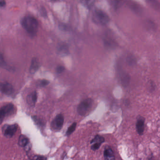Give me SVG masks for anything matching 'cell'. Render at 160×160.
Returning <instances> with one entry per match:
<instances>
[{"label": "cell", "mask_w": 160, "mask_h": 160, "mask_svg": "<svg viewBox=\"0 0 160 160\" xmlns=\"http://www.w3.org/2000/svg\"><path fill=\"white\" fill-rule=\"evenodd\" d=\"M104 138L103 136L99 135H96L90 142L91 149L93 151H96L99 149L102 144L104 143Z\"/></svg>", "instance_id": "obj_7"}, {"label": "cell", "mask_w": 160, "mask_h": 160, "mask_svg": "<svg viewBox=\"0 0 160 160\" xmlns=\"http://www.w3.org/2000/svg\"><path fill=\"white\" fill-rule=\"evenodd\" d=\"M21 25L30 34L34 35L37 32L38 23L34 17L31 16H26L22 18Z\"/></svg>", "instance_id": "obj_1"}, {"label": "cell", "mask_w": 160, "mask_h": 160, "mask_svg": "<svg viewBox=\"0 0 160 160\" xmlns=\"http://www.w3.org/2000/svg\"><path fill=\"white\" fill-rule=\"evenodd\" d=\"M37 100L36 92L34 91L27 97V102L30 105L34 106Z\"/></svg>", "instance_id": "obj_12"}, {"label": "cell", "mask_w": 160, "mask_h": 160, "mask_svg": "<svg viewBox=\"0 0 160 160\" xmlns=\"http://www.w3.org/2000/svg\"><path fill=\"white\" fill-rule=\"evenodd\" d=\"M36 160H47V158L45 156H38Z\"/></svg>", "instance_id": "obj_18"}, {"label": "cell", "mask_w": 160, "mask_h": 160, "mask_svg": "<svg viewBox=\"0 0 160 160\" xmlns=\"http://www.w3.org/2000/svg\"><path fill=\"white\" fill-rule=\"evenodd\" d=\"M18 144L20 147L26 148L29 144V139L25 135H20L18 139Z\"/></svg>", "instance_id": "obj_11"}, {"label": "cell", "mask_w": 160, "mask_h": 160, "mask_svg": "<svg viewBox=\"0 0 160 160\" xmlns=\"http://www.w3.org/2000/svg\"><path fill=\"white\" fill-rule=\"evenodd\" d=\"M15 113V107L12 103L5 105L1 108L0 110V120L2 123L5 118L13 115Z\"/></svg>", "instance_id": "obj_4"}, {"label": "cell", "mask_w": 160, "mask_h": 160, "mask_svg": "<svg viewBox=\"0 0 160 160\" xmlns=\"http://www.w3.org/2000/svg\"><path fill=\"white\" fill-rule=\"evenodd\" d=\"M63 123L64 117L63 115L62 114H58L51 122V129L55 131H60L63 126Z\"/></svg>", "instance_id": "obj_5"}, {"label": "cell", "mask_w": 160, "mask_h": 160, "mask_svg": "<svg viewBox=\"0 0 160 160\" xmlns=\"http://www.w3.org/2000/svg\"><path fill=\"white\" fill-rule=\"evenodd\" d=\"M93 19L95 23L97 24L105 25L109 21V17L104 12L101 10H97L94 12Z\"/></svg>", "instance_id": "obj_3"}, {"label": "cell", "mask_w": 160, "mask_h": 160, "mask_svg": "<svg viewBox=\"0 0 160 160\" xmlns=\"http://www.w3.org/2000/svg\"><path fill=\"white\" fill-rule=\"evenodd\" d=\"M18 129V125L14 124L11 125H4L2 128L3 135L7 138H11L15 135Z\"/></svg>", "instance_id": "obj_6"}, {"label": "cell", "mask_w": 160, "mask_h": 160, "mask_svg": "<svg viewBox=\"0 0 160 160\" xmlns=\"http://www.w3.org/2000/svg\"><path fill=\"white\" fill-rule=\"evenodd\" d=\"M0 88L2 93L8 95H11L14 91L12 85L11 84L8 83H1Z\"/></svg>", "instance_id": "obj_9"}, {"label": "cell", "mask_w": 160, "mask_h": 160, "mask_svg": "<svg viewBox=\"0 0 160 160\" xmlns=\"http://www.w3.org/2000/svg\"><path fill=\"white\" fill-rule=\"evenodd\" d=\"M105 160H116V157L114 152L110 147L105 148L103 153Z\"/></svg>", "instance_id": "obj_10"}, {"label": "cell", "mask_w": 160, "mask_h": 160, "mask_svg": "<svg viewBox=\"0 0 160 160\" xmlns=\"http://www.w3.org/2000/svg\"><path fill=\"white\" fill-rule=\"evenodd\" d=\"M145 119L142 117L139 116L137 118L136 128L137 132L139 135H142L145 130Z\"/></svg>", "instance_id": "obj_8"}, {"label": "cell", "mask_w": 160, "mask_h": 160, "mask_svg": "<svg viewBox=\"0 0 160 160\" xmlns=\"http://www.w3.org/2000/svg\"><path fill=\"white\" fill-rule=\"evenodd\" d=\"M6 5V2L4 0H0V6L1 7H4Z\"/></svg>", "instance_id": "obj_19"}, {"label": "cell", "mask_w": 160, "mask_h": 160, "mask_svg": "<svg viewBox=\"0 0 160 160\" xmlns=\"http://www.w3.org/2000/svg\"><path fill=\"white\" fill-rule=\"evenodd\" d=\"M49 84V81L47 80H43L41 81V85L42 86H46Z\"/></svg>", "instance_id": "obj_16"}, {"label": "cell", "mask_w": 160, "mask_h": 160, "mask_svg": "<svg viewBox=\"0 0 160 160\" xmlns=\"http://www.w3.org/2000/svg\"><path fill=\"white\" fill-rule=\"evenodd\" d=\"M64 70H65V68L63 66H59L57 67V73H59V74H60V73H62V72H63Z\"/></svg>", "instance_id": "obj_15"}, {"label": "cell", "mask_w": 160, "mask_h": 160, "mask_svg": "<svg viewBox=\"0 0 160 160\" xmlns=\"http://www.w3.org/2000/svg\"><path fill=\"white\" fill-rule=\"evenodd\" d=\"M76 126H77V123L76 122H74L68 128V130H67V131L66 132V136H68L71 135L75 131V129L76 128Z\"/></svg>", "instance_id": "obj_14"}, {"label": "cell", "mask_w": 160, "mask_h": 160, "mask_svg": "<svg viewBox=\"0 0 160 160\" xmlns=\"http://www.w3.org/2000/svg\"><path fill=\"white\" fill-rule=\"evenodd\" d=\"M39 67V62L38 61L34 58L32 60L31 66L30 67V72L32 74L35 73L36 71L38 70Z\"/></svg>", "instance_id": "obj_13"}, {"label": "cell", "mask_w": 160, "mask_h": 160, "mask_svg": "<svg viewBox=\"0 0 160 160\" xmlns=\"http://www.w3.org/2000/svg\"><path fill=\"white\" fill-rule=\"evenodd\" d=\"M94 102L90 98L83 101L78 106L77 111L78 114L82 116L87 115L92 108Z\"/></svg>", "instance_id": "obj_2"}, {"label": "cell", "mask_w": 160, "mask_h": 160, "mask_svg": "<svg viewBox=\"0 0 160 160\" xmlns=\"http://www.w3.org/2000/svg\"><path fill=\"white\" fill-rule=\"evenodd\" d=\"M40 13H41V15L43 16H47V12L46 11V10L44 9L43 7L41 8L40 11Z\"/></svg>", "instance_id": "obj_17"}]
</instances>
